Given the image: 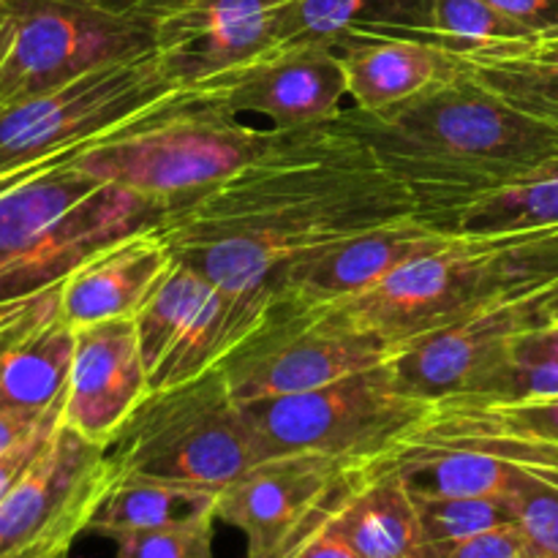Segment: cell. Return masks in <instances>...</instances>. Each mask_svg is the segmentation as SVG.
<instances>
[{"mask_svg": "<svg viewBox=\"0 0 558 558\" xmlns=\"http://www.w3.org/2000/svg\"><path fill=\"white\" fill-rule=\"evenodd\" d=\"M414 216L407 185L341 112L276 129L245 167L167 207L156 229L174 259L223 292L265 294L316 251Z\"/></svg>", "mask_w": 558, "mask_h": 558, "instance_id": "6da1fadb", "label": "cell"}, {"mask_svg": "<svg viewBox=\"0 0 558 558\" xmlns=\"http://www.w3.org/2000/svg\"><path fill=\"white\" fill-rule=\"evenodd\" d=\"M343 120L417 202L423 221L447 218L485 191L558 158V125L463 74L376 112Z\"/></svg>", "mask_w": 558, "mask_h": 558, "instance_id": "7a4b0ae2", "label": "cell"}, {"mask_svg": "<svg viewBox=\"0 0 558 558\" xmlns=\"http://www.w3.org/2000/svg\"><path fill=\"white\" fill-rule=\"evenodd\" d=\"M71 158L0 191V303L60 287L98 251L163 218L161 202L101 183Z\"/></svg>", "mask_w": 558, "mask_h": 558, "instance_id": "3957f363", "label": "cell"}, {"mask_svg": "<svg viewBox=\"0 0 558 558\" xmlns=\"http://www.w3.org/2000/svg\"><path fill=\"white\" fill-rule=\"evenodd\" d=\"M558 287V227L456 234L368 292L343 300L392 343L523 292Z\"/></svg>", "mask_w": 558, "mask_h": 558, "instance_id": "277c9868", "label": "cell"}, {"mask_svg": "<svg viewBox=\"0 0 558 558\" xmlns=\"http://www.w3.org/2000/svg\"><path fill=\"white\" fill-rule=\"evenodd\" d=\"M270 129H254L210 98L183 93L71 161L101 183L123 185L167 207L205 194L265 150Z\"/></svg>", "mask_w": 558, "mask_h": 558, "instance_id": "5b68a950", "label": "cell"}, {"mask_svg": "<svg viewBox=\"0 0 558 558\" xmlns=\"http://www.w3.org/2000/svg\"><path fill=\"white\" fill-rule=\"evenodd\" d=\"M396 343L343 300L272 292L259 325L216 365L240 403L316 390L390 363Z\"/></svg>", "mask_w": 558, "mask_h": 558, "instance_id": "8992f818", "label": "cell"}, {"mask_svg": "<svg viewBox=\"0 0 558 558\" xmlns=\"http://www.w3.org/2000/svg\"><path fill=\"white\" fill-rule=\"evenodd\" d=\"M123 474L199 485L221 494L259 463L243 407L218 368L150 390L109 445Z\"/></svg>", "mask_w": 558, "mask_h": 558, "instance_id": "52a82bcc", "label": "cell"}, {"mask_svg": "<svg viewBox=\"0 0 558 558\" xmlns=\"http://www.w3.org/2000/svg\"><path fill=\"white\" fill-rule=\"evenodd\" d=\"M259 461L289 452L376 461L423 425L434 403L398 385L390 363L292 396L240 403Z\"/></svg>", "mask_w": 558, "mask_h": 558, "instance_id": "ba28073f", "label": "cell"}, {"mask_svg": "<svg viewBox=\"0 0 558 558\" xmlns=\"http://www.w3.org/2000/svg\"><path fill=\"white\" fill-rule=\"evenodd\" d=\"M183 93L153 49L14 104L0 112V178L76 156Z\"/></svg>", "mask_w": 558, "mask_h": 558, "instance_id": "9c48e42d", "label": "cell"}, {"mask_svg": "<svg viewBox=\"0 0 558 558\" xmlns=\"http://www.w3.org/2000/svg\"><path fill=\"white\" fill-rule=\"evenodd\" d=\"M14 38L0 65V112L90 71L153 52L147 16L101 0H5Z\"/></svg>", "mask_w": 558, "mask_h": 558, "instance_id": "30bf717a", "label": "cell"}, {"mask_svg": "<svg viewBox=\"0 0 558 558\" xmlns=\"http://www.w3.org/2000/svg\"><path fill=\"white\" fill-rule=\"evenodd\" d=\"M272 292L229 294L174 262L134 316L150 390L185 385L216 368L265 316Z\"/></svg>", "mask_w": 558, "mask_h": 558, "instance_id": "8fae6325", "label": "cell"}, {"mask_svg": "<svg viewBox=\"0 0 558 558\" xmlns=\"http://www.w3.org/2000/svg\"><path fill=\"white\" fill-rule=\"evenodd\" d=\"M368 463L319 452L265 458L218 494V518L245 534V558H283L336 515Z\"/></svg>", "mask_w": 558, "mask_h": 558, "instance_id": "7c38bea8", "label": "cell"}, {"mask_svg": "<svg viewBox=\"0 0 558 558\" xmlns=\"http://www.w3.org/2000/svg\"><path fill=\"white\" fill-rule=\"evenodd\" d=\"M114 477L109 447L60 420L41 458L0 501V558L69 554L74 539L90 529Z\"/></svg>", "mask_w": 558, "mask_h": 558, "instance_id": "4fadbf2b", "label": "cell"}, {"mask_svg": "<svg viewBox=\"0 0 558 558\" xmlns=\"http://www.w3.org/2000/svg\"><path fill=\"white\" fill-rule=\"evenodd\" d=\"M554 300L558 287L523 292L407 338L390 360L398 385L428 403L474 396L526 332L550 325Z\"/></svg>", "mask_w": 558, "mask_h": 558, "instance_id": "5bb4252c", "label": "cell"}, {"mask_svg": "<svg viewBox=\"0 0 558 558\" xmlns=\"http://www.w3.org/2000/svg\"><path fill=\"white\" fill-rule=\"evenodd\" d=\"M289 0H163L150 14L163 74L191 93L278 47Z\"/></svg>", "mask_w": 558, "mask_h": 558, "instance_id": "9a60e30c", "label": "cell"}, {"mask_svg": "<svg viewBox=\"0 0 558 558\" xmlns=\"http://www.w3.org/2000/svg\"><path fill=\"white\" fill-rule=\"evenodd\" d=\"M232 114H259L272 129L325 123L347 109L341 54L325 44H283L194 87Z\"/></svg>", "mask_w": 558, "mask_h": 558, "instance_id": "2e32d148", "label": "cell"}, {"mask_svg": "<svg viewBox=\"0 0 558 558\" xmlns=\"http://www.w3.org/2000/svg\"><path fill=\"white\" fill-rule=\"evenodd\" d=\"M150 392L134 319L74 327V357L63 398V423L109 447Z\"/></svg>", "mask_w": 558, "mask_h": 558, "instance_id": "e0dca14e", "label": "cell"}, {"mask_svg": "<svg viewBox=\"0 0 558 558\" xmlns=\"http://www.w3.org/2000/svg\"><path fill=\"white\" fill-rule=\"evenodd\" d=\"M452 238L456 234L430 227L420 216L403 218L316 251L294 265L281 278L278 289H292L322 300H352L409 262L445 248Z\"/></svg>", "mask_w": 558, "mask_h": 558, "instance_id": "ac0fdd59", "label": "cell"}, {"mask_svg": "<svg viewBox=\"0 0 558 558\" xmlns=\"http://www.w3.org/2000/svg\"><path fill=\"white\" fill-rule=\"evenodd\" d=\"M174 262L156 227L129 234L98 251L60 283V316L71 327L134 319Z\"/></svg>", "mask_w": 558, "mask_h": 558, "instance_id": "d6986e66", "label": "cell"}, {"mask_svg": "<svg viewBox=\"0 0 558 558\" xmlns=\"http://www.w3.org/2000/svg\"><path fill=\"white\" fill-rule=\"evenodd\" d=\"M336 52L347 74L349 107L363 112L407 101L458 74L456 54L414 38H349Z\"/></svg>", "mask_w": 558, "mask_h": 558, "instance_id": "ffe728a7", "label": "cell"}, {"mask_svg": "<svg viewBox=\"0 0 558 558\" xmlns=\"http://www.w3.org/2000/svg\"><path fill=\"white\" fill-rule=\"evenodd\" d=\"M325 529L360 558H414L423 545L412 490L385 456L368 463Z\"/></svg>", "mask_w": 558, "mask_h": 558, "instance_id": "44dd1931", "label": "cell"}, {"mask_svg": "<svg viewBox=\"0 0 558 558\" xmlns=\"http://www.w3.org/2000/svg\"><path fill=\"white\" fill-rule=\"evenodd\" d=\"M71 357L74 327L58 311L0 354V412H63Z\"/></svg>", "mask_w": 558, "mask_h": 558, "instance_id": "7402d4cb", "label": "cell"}, {"mask_svg": "<svg viewBox=\"0 0 558 558\" xmlns=\"http://www.w3.org/2000/svg\"><path fill=\"white\" fill-rule=\"evenodd\" d=\"M216 518L218 490L118 472L87 532L109 539L123 532L194 526V523H207Z\"/></svg>", "mask_w": 558, "mask_h": 558, "instance_id": "603a6c76", "label": "cell"}, {"mask_svg": "<svg viewBox=\"0 0 558 558\" xmlns=\"http://www.w3.org/2000/svg\"><path fill=\"white\" fill-rule=\"evenodd\" d=\"M428 14V0H289L278 47L325 44L341 47L349 38L392 36L417 27Z\"/></svg>", "mask_w": 558, "mask_h": 558, "instance_id": "cb8c5ba5", "label": "cell"}, {"mask_svg": "<svg viewBox=\"0 0 558 558\" xmlns=\"http://www.w3.org/2000/svg\"><path fill=\"white\" fill-rule=\"evenodd\" d=\"M458 69L558 125V31L463 54Z\"/></svg>", "mask_w": 558, "mask_h": 558, "instance_id": "d4e9b609", "label": "cell"}, {"mask_svg": "<svg viewBox=\"0 0 558 558\" xmlns=\"http://www.w3.org/2000/svg\"><path fill=\"white\" fill-rule=\"evenodd\" d=\"M534 227H558V158L461 205L441 229L452 234H485Z\"/></svg>", "mask_w": 558, "mask_h": 558, "instance_id": "484cf974", "label": "cell"}, {"mask_svg": "<svg viewBox=\"0 0 558 558\" xmlns=\"http://www.w3.org/2000/svg\"><path fill=\"white\" fill-rule=\"evenodd\" d=\"M392 38H414L463 58L480 49L532 36L521 25L507 20L488 0H428L423 25L392 33Z\"/></svg>", "mask_w": 558, "mask_h": 558, "instance_id": "4316f807", "label": "cell"}, {"mask_svg": "<svg viewBox=\"0 0 558 558\" xmlns=\"http://www.w3.org/2000/svg\"><path fill=\"white\" fill-rule=\"evenodd\" d=\"M545 398H558V325L526 332L474 396L450 401L526 403Z\"/></svg>", "mask_w": 558, "mask_h": 558, "instance_id": "83f0119b", "label": "cell"}, {"mask_svg": "<svg viewBox=\"0 0 558 558\" xmlns=\"http://www.w3.org/2000/svg\"><path fill=\"white\" fill-rule=\"evenodd\" d=\"M423 543H450L518 523L507 496H414Z\"/></svg>", "mask_w": 558, "mask_h": 558, "instance_id": "f1b7e54d", "label": "cell"}, {"mask_svg": "<svg viewBox=\"0 0 558 558\" xmlns=\"http://www.w3.org/2000/svg\"><path fill=\"white\" fill-rule=\"evenodd\" d=\"M213 529L216 521L153 532H123L109 539L114 543V558H216Z\"/></svg>", "mask_w": 558, "mask_h": 558, "instance_id": "f546056e", "label": "cell"}, {"mask_svg": "<svg viewBox=\"0 0 558 558\" xmlns=\"http://www.w3.org/2000/svg\"><path fill=\"white\" fill-rule=\"evenodd\" d=\"M512 505L518 526L543 558H558V472H543L529 480Z\"/></svg>", "mask_w": 558, "mask_h": 558, "instance_id": "4dcf8cb0", "label": "cell"}, {"mask_svg": "<svg viewBox=\"0 0 558 558\" xmlns=\"http://www.w3.org/2000/svg\"><path fill=\"white\" fill-rule=\"evenodd\" d=\"M414 558H543L518 523L450 543H423Z\"/></svg>", "mask_w": 558, "mask_h": 558, "instance_id": "1f68e13d", "label": "cell"}, {"mask_svg": "<svg viewBox=\"0 0 558 558\" xmlns=\"http://www.w3.org/2000/svg\"><path fill=\"white\" fill-rule=\"evenodd\" d=\"M60 311V287L36 298L14 300V303H0V354L14 347L16 341L36 330L44 319Z\"/></svg>", "mask_w": 558, "mask_h": 558, "instance_id": "d6a6232c", "label": "cell"}, {"mask_svg": "<svg viewBox=\"0 0 558 558\" xmlns=\"http://www.w3.org/2000/svg\"><path fill=\"white\" fill-rule=\"evenodd\" d=\"M472 403H480L485 412H490L496 420L510 425V428L558 441V398H545V401H526V403H483V401H472Z\"/></svg>", "mask_w": 558, "mask_h": 558, "instance_id": "836d02e7", "label": "cell"}, {"mask_svg": "<svg viewBox=\"0 0 558 558\" xmlns=\"http://www.w3.org/2000/svg\"><path fill=\"white\" fill-rule=\"evenodd\" d=\"M58 425L60 420L58 423L44 425V428L36 430L31 439L20 441V445L11 447V450H5L3 456H0V501L14 490V485L20 483V480L31 472L33 463L41 458V452L47 450L49 439H52V434L58 430Z\"/></svg>", "mask_w": 558, "mask_h": 558, "instance_id": "e575fe53", "label": "cell"}, {"mask_svg": "<svg viewBox=\"0 0 558 558\" xmlns=\"http://www.w3.org/2000/svg\"><path fill=\"white\" fill-rule=\"evenodd\" d=\"M507 20L521 25L529 36L558 31V0H488Z\"/></svg>", "mask_w": 558, "mask_h": 558, "instance_id": "d590c367", "label": "cell"}, {"mask_svg": "<svg viewBox=\"0 0 558 558\" xmlns=\"http://www.w3.org/2000/svg\"><path fill=\"white\" fill-rule=\"evenodd\" d=\"M63 420V412L44 414V417H33V414H20V412H0V456L11 447H16L20 441L31 439L36 430H41L44 425L58 423Z\"/></svg>", "mask_w": 558, "mask_h": 558, "instance_id": "8d00e7d4", "label": "cell"}, {"mask_svg": "<svg viewBox=\"0 0 558 558\" xmlns=\"http://www.w3.org/2000/svg\"><path fill=\"white\" fill-rule=\"evenodd\" d=\"M283 558H360V556L354 554L341 537H336L330 529L322 526L319 532L311 534L308 539H303L298 548L289 550Z\"/></svg>", "mask_w": 558, "mask_h": 558, "instance_id": "74e56055", "label": "cell"}, {"mask_svg": "<svg viewBox=\"0 0 558 558\" xmlns=\"http://www.w3.org/2000/svg\"><path fill=\"white\" fill-rule=\"evenodd\" d=\"M101 3H107L109 9L129 11V14H140L150 20V14L163 3V0H101Z\"/></svg>", "mask_w": 558, "mask_h": 558, "instance_id": "f35d334b", "label": "cell"}, {"mask_svg": "<svg viewBox=\"0 0 558 558\" xmlns=\"http://www.w3.org/2000/svg\"><path fill=\"white\" fill-rule=\"evenodd\" d=\"M11 38H14V16L5 0H0V65H3L5 54H9Z\"/></svg>", "mask_w": 558, "mask_h": 558, "instance_id": "ab89813d", "label": "cell"}, {"mask_svg": "<svg viewBox=\"0 0 558 558\" xmlns=\"http://www.w3.org/2000/svg\"><path fill=\"white\" fill-rule=\"evenodd\" d=\"M60 161H63V158H60ZM49 163H54V161H49ZM44 167H47V163H41V167H33V169H25V172H14V174H5V178H0V191H5V189H9V185L20 183V180H25V178H27V174L38 172V169H44Z\"/></svg>", "mask_w": 558, "mask_h": 558, "instance_id": "60d3db41", "label": "cell"}, {"mask_svg": "<svg viewBox=\"0 0 558 558\" xmlns=\"http://www.w3.org/2000/svg\"><path fill=\"white\" fill-rule=\"evenodd\" d=\"M548 319H550V325H558V300H554V305H550Z\"/></svg>", "mask_w": 558, "mask_h": 558, "instance_id": "b9f144b4", "label": "cell"}, {"mask_svg": "<svg viewBox=\"0 0 558 558\" xmlns=\"http://www.w3.org/2000/svg\"><path fill=\"white\" fill-rule=\"evenodd\" d=\"M49 558H69V554H58V556H49Z\"/></svg>", "mask_w": 558, "mask_h": 558, "instance_id": "7bdbcfd3", "label": "cell"}, {"mask_svg": "<svg viewBox=\"0 0 558 558\" xmlns=\"http://www.w3.org/2000/svg\"><path fill=\"white\" fill-rule=\"evenodd\" d=\"M11 174H14V172H11ZM3 178H5V174H3Z\"/></svg>", "mask_w": 558, "mask_h": 558, "instance_id": "ee69618b", "label": "cell"}]
</instances>
